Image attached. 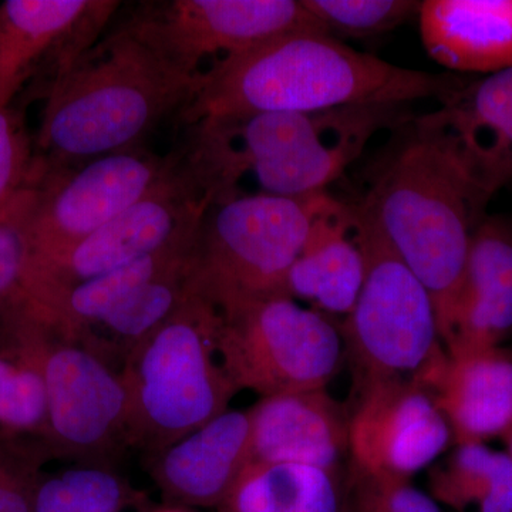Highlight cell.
<instances>
[{"mask_svg":"<svg viewBox=\"0 0 512 512\" xmlns=\"http://www.w3.org/2000/svg\"><path fill=\"white\" fill-rule=\"evenodd\" d=\"M466 76L404 69L323 33H288L218 60L178 119L190 126L212 117L315 113L357 104H443Z\"/></svg>","mask_w":512,"mask_h":512,"instance_id":"6da1fadb","label":"cell"},{"mask_svg":"<svg viewBox=\"0 0 512 512\" xmlns=\"http://www.w3.org/2000/svg\"><path fill=\"white\" fill-rule=\"evenodd\" d=\"M202 77L177 72L117 28L46 89L36 140L43 177L140 146L164 117L190 103Z\"/></svg>","mask_w":512,"mask_h":512,"instance_id":"7a4b0ae2","label":"cell"},{"mask_svg":"<svg viewBox=\"0 0 512 512\" xmlns=\"http://www.w3.org/2000/svg\"><path fill=\"white\" fill-rule=\"evenodd\" d=\"M360 207L426 286L444 340L485 205L440 141L414 124Z\"/></svg>","mask_w":512,"mask_h":512,"instance_id":"3957f363","label":"cell"},{"mask_svg":"<svg viewBox=\"0 0 512 512\" xmlns=\"http://www.w3.org/2000/svg\"><path fill=\"white\" fill-rule=\"evenodd\" d=\"M355 106L315 113H258L212 117L190 124L178 165L205 204L239 197V183L254 175L272 194L285 185L338 180L360 156Z\"/></svg>","mask_w":512,"mask_h":512,"instance_id":"277c9868","label":"cell"},{"mask_svg":"<svg viewBox=\"0 0 512 512\" xmlns=\"http://www.w3.org/2000/svg\"><path fill=\"white\" fill-rule=\"evenodd\" d=\"M221 312L191 295L124 360L128 444L148 457L227 412L237 387L218 355Z\"/></svg>","mask_w":512,"mask_h":512,"instance_id":"5b68a950","label":"cell"},{"mask_svg":"<svg viewBox=\"0 0 512 512\" xmlns=\"http://www.w3.org/2000/svg\"><path fill=\"white\" fill-rule=\"evenodd\" d=\"M328 192L306 197L244 194L202 215L188 258L191 292L222 313L291 296L288 276Z\"/></svg>","mask_w":512,"mask_h":512,"instance_id":"8992f818","label":"cell"},{"mask_svg":"<svg viewBox=\"0 0 512 512\" xmlns=\"http://www.w3.org/2000/svg\"><path fill=\"white\" fill-rule=\"evenodd\" d=\"M360 211L365 281L340 323L352 373L349 406L383 384L416 382L431 390L448 359L429 291Z\"/></svg>","mask_w":512,"mask_h":512,"instance_id":"52a82bcc","label":"cell"},{"mask_svg":"<svg viewBox=\"0 0 512 512\" xmlns=\"http://www.w3.org/2000/svg\"><path fill=\"white\" fill-rule=\"evenodd\" d=\"M218 355L237 390L261 397L325 389L345 363L340 325L275 296L222 315Z\"/></svg>","mask_w":512,"mask_h":512,"instance_id":"ba28073f","label":"cell"},{"mask_svg":"<svg viewBox=\"0 0 512 512\" xmlns=\"http://www.w3.org/2000/svg\"><path fill=\"white\" fill-rule=\"evenodd\" d=\"M120 28L187 76L204 73L208 56L225 59L288 33L328 35L301 0H153Z\"/></svg>","mask_w":512,"mask_h":512,"instance_id":"9c48e42d","label":"cell"},{"mask_svg":"<svg viewBox=\"0 0 512 512\" xmlns=\"http://www.w3.org/2000/svg\"><path fill=\"white\" fill-rule=\"evenodd\" d=\"M46 457L111 464L128 444L130 397L123 373L50 328L43 356Z\"/></svg>","mask_w":512,"mask_h":512,"instance_id":"30bf717a","label":"cell"},{"mask_svg":"<svg viewBox=\"0 0 512 512\" xmlns=\"http://www.w3.org/2000/svg\"><path fill=\"white\" fill-rule=\"evenodd\" d=\"M175 154L141 146L53 171L39 184L28 264L50 261L140 201L173 170Z\"/></svg>","mask_w":512,"mask_h":512,"instance_id":"8fae6325","label":"cell"},{"mask_svg":"<svg viewBox=\"0 0 512 512\" xmlns=\"http://www.w3.org/2000/svg\"><path fill=\"white\" fill-rule=\"evenodd\" d=\"M207 208L175 156L173 170L136 204L66 254L28 264L20 291L30 301H45L74 285L154 254L195 227Z\"/></svg>","mask_w":512,"mask_h":512,"instance_id":"7c38bea8","label":"cell"},{"mask_svg":"<svg viewBox=\"0 0 512 512\" xmlns=\"http://www.w3.org/2000/svg\"><path fill=\"white\" fill-rule=\"evenodd\" d=\"M120 2L6 0L0 5V109L40 70L47 86L94 43Z\"/></svg>","mask_w":512,"mask_h":512,"instance_id":"4fadbf2b","label":"cell"},{"mask_svg":"<svg viewBox=\"0 0 512 512\" xmlns=\"http://www.w3.org/2000/svg\"><path fill=\"white\" fill-rule=\"evenodd\" d=\"M440 141L487 207L512 181V67L466 76L450 99L414 120Z\"/></svg>","mask_w":512,"mask_h":512,"instance_id":"5bb4252c","label":"cell"},{"mask_svg":"<svg viewBox=\"0 0 512 512\" xmlns=\"http://www.w3.org/2000/svg\"><path fill=\"white\" fill-rule=\"evenodd\" d=\"M350 409V460L369 470L412 478L453 441L436 397L420 383L383 384Z\"/></svg>","mask_w":512,"mask_h":512,"instance_id":"9a60e30c","label":"cell"},{"mask_svg":"<svg viewBox=\"0 0 512 512\" xmlns=\"http://www.w3.org/2000/svg\"><path fill=\"white\" fill-rule=\"evenodd\" d=\"M165 503L217 508L252 463L248 410H227L148 458Z\"/></svg>","mask_w":512,"mask_h":512,"instance_id":"2e32d148","label":"cell"},{"mask_svg":"<svg viewBox=\"0 0 512 512\" xmlns=\"http://www.w3.org/2000/svg\"><path fill=\"white\" fill-rule=\"evenodd\" d=\"M248 412L252 463L348 467L352 409L330 396L326 387L261 397Z\"/></svg>","mask_w":512,"mask_h":512,"instance_id":"e0dca14e","label":"cell"},{"mask_svg":"<svg viewBox=\"0 0 512 512\" xmlns=\"http://www.w3.org/2000/svg\"><path fill=\"white\" fill-rule=\"evenodd\" d=\"M49 333L20 291L0 313V451L33 450L46 457L43 356Z\"/></svg>","mask_w":512,"mask_h":512,"instance_id":"ac0fdd59","label":"cell"},{"mask_svg":"<svg viewBox=\"0 0 512 512\" xmlns=\"http://www.w3.org/2000/svg\"><path fill=\"white\" fill-rule=\"evenodd\" d=\"M512 333V225L485 217L471 238L446 338L447 355L491 348Z\"/></svg>","mask_w":512,"mask_h":512,"instance_id":"d6986e66","label":"cell"},{"mask_svg":"<svg viewBox=\"0 0 512 512\" xmlns=\"http://www.w3.org/2000/svg\"><path fill=\"white\" fill-rule=\"evenodd\" d=\"M365 274L362 211L359 205L352 207L330 197L289 272V295L311 302L326 315L346 318Z\"/></svg>","mask_w":512,"mask_h":512,"instance_id":"ffe728a7","label":"cell"},{"mask_svg":"<svg viewBox=\"0 0 512 512\" xmlns=\"http://www.w3.org/2000/svg\"><path fill=\"white\" fill-rule=\"evenodd\" d=\"M417 16L424 49L451 72L512 67V0H426Z\"/></svg>","mask_w":512,"mask_h":512,"instance_id":"44dd1931","label":"cell"},{"mask_svg":"<svg viewBox=\"0 0 512 512\" xmlns=\"http://www.w3.org/2000/svg\"><path fill=\"white\" fill-rule=\"evenodd\" d=\"M456 446L501 437L512 421V352L503 346L448 355L431 387Z\"/></svg>","mask_w":512,"mask_h":512,"instance_id":"7402d4cb","label":"cell"},{"mask_svg":"<svg viewBox=\"0 0 512 512\" xmlns=\"http://www.w3.org/2000/svg\"><path fill=\"white\" fill-rule=\"evenodd\" d=\"M346 470L251 463L215 512H348Z\"/></svg>","mask_w":512,"mask_h":512,"instance_id":"603a6c76","label":"cell"},{"mask_svg":"<svg viewBox=\"0 0 512 512\" xmlns=\"http://www.w3.org/2000/svg\"><path fill=\"white\" fill-rule=\"evenodd\" d=\"M429 488L457 512H512V458L483 443L460 444L430 467Z\"/></svg>","mask_w":512,"mask_h":512,"instance_id":"cb8c5ba5","label":"cell"},{"mask_svg":"<svg viewBox=\"0 0 512 512\" xmlns=\"http://www.w3.org/2000/svg\"><path fill=\"white\" fill-rule=\"evenodd\" d=\"M146 503V495L121 476L113 464H79L40 474L32 512H126Z\"/></svg>","mask_w":512,"mask_h":512,"instance_id":"d4e9b609","label":"cell"},{"mask_svg":"<svg viewBox=\"0 0 512 512\" xmlns=\"http://www.w3.org/2000/svg\"><path fill=\"white\" fill-rule=\"evenodd\" d=\"M329 36L370 37L399 28L419 15L413 0H301Z\"/></svg>","mask_w":512,"mask_h":512,"instance_id":"484cf974","label":"cell"},{"mask_svg":"<svg viewBox=\"0 0 512 512\" xmlns=\"http://www.w3.org/2000/svg\"><path fill=\"white\" fill-rule=\"evenodd\" d=\"M348 512H441L412 478L369 470L350 460L346 470Z\"/></svg>","mask_w":512,"mask_h":512,"instance_id":"4316f807","label":"cell"},{"mask_svg":"<svg viewBox=\"0 0 512 512\" xmlns=\"http://www.w3.org/2000/svg\"><path fill=\"white\" fill-rule=\"evenodd\" d=\"M37 202L39 187L28 188L0 214V313L22 288Z\"/></svg>","mask_w":512,"mask_h":512,"instance_id":"83f0119b","label":"cell"},{"mask_svg":"<svg viewBox=\"0 0 512 512\" xmlns=\"http://www.w3.org/2000/svg\"><path fill=\"white\" fill-rule=\"evenodd\" d=\"M40 181L42 170L23 114L12 106L0 109V214Z\"/></svg>","mask_w":512,"mask_h":512,"instance_id":"f1b7e54d","label":"cell"},{"mask_svg":"<svg viewBox=\"0 0 512 512\" xmlns=\"http://www.w3.org/2000/svg\"><path fill=\"white\" fill-rule=\"evenodd\" d=\"M45 460L39 451H0V512H32L33 491Z\"/></svg>","mask_w":512,"mask_h":512,"instance_id":"f546056e","label":"cell"},{"mask_svg":"<svg viewBox=\"0 0 512 512\" xmlns=\"http://www.w3.org/2000/svg\"><path fill=\"white\" fill-rule=\"evenodd\" d=\"M501 439L504 440L505 446H507L508 454H510L512 458V421L510 423V426L507 427V430L504 431L503 436H501Z\"/></svg>","mask_w":512,"mask_h":512,"instance_id":"4dcf8cb0","label":"cell"},{"mask_svg":"<svg viewBox=\"0 0 512 512\" xmlns=\"http://www.w3.org/2000/svg\"><path fill=\"white\" fill-rule=\"evenodd\" d=\"M146 512H191L188 508L175 507V505H165V507L156 508V510H148Z\"/></svg>","mask_w":512,"mask_h":512,"instance_id":"1f68e13d","label":"cell"}]
</instances>
